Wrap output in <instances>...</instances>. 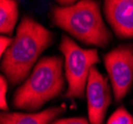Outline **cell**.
I'll list each match as a JSON object with an SVG mask.
<instances>
[{"instance_id":"8fae6325","label":"cell","mask_w":133,"mask_h":124,"mask_svg":"<svg viewBox=\"0 0 133 124\" xmlns=\"http://www.w3.org/2000/svg\"><path fill=\"white\" fill-rule=\"evenodd\" d=\"M7 87H8V82L4 75L0 77V90H1V100H0V107L3 110H8V104L6 100V92H7Z\"/></svg>"},{"instance_id":"ba28073f","label":"cell","mask_w":133,"mask_h":124,"mask_svg":"<svg viewBox=\"0 0 133 124\" xmlns=\"http://www.w3.org/2000/svg\"><path fill=\"white\" fill-rule=\"evenodd\" d=\"M65 111L66 107L62 105L51 107L37 113H1L0 124H51Z\"/></svg>"},{"instance_id":"7a4b0ae2","label":"cell","mask_w":133,"mask_h":124,"mask_svg":"<svg viewBox=\"0 0 133 124\" xmlns=\"http://www.w3.org/2000/svg\"><path fill=\"white\" fill-rule=\"evenodd\" d=\"M64 67L60 56L40 59L29 78L15 91L12 105L17 109L35 111L58 97L66 87Z\"/></svg>"},{"instance_id":"3957f363","label":"cell","mask_w":133,"mask_h":124,"mask_svg":"<svg viewBox=\"0 0 133 124\" xmlns=\"http://www.w3.org/2000/svg\"><path fill=\"white\" fill-rule=\"evenodd\" d=\"M50 15L56 26L85 45L106 48L112 40L96 1L82 0L69 7L53 6Z\"/></svg>"},{"instance_id":"9c48e42d","label":"cell","mask_w":133,"mask_h":124,"mask_svg":"<svg viewBox=\"0 0 133 124\" xmlns=\"http://www.w3.org/2000/svg\"><path fill=\"white\" fill-rule=\"evenodd\" d=\"M18 4L13 0L0 1V32L11 35L18 20Z\"/></svg>"},{"instance_id":"5b68a950","label":"cell","mask_w":133,"mask_h":124,"mask_svg":"<svg viewBox=\"0 0 133 124\" xmlns=\"http://www.w3.org/2000/svg\"><path fill=\"white\" fill-rule=\"evenodd\" d=\"M116 102L128 93L133 85V46L121 45L103 57Z\"/></svg>"},{"instance_id":"4fadbf2b","label":"cell","mask_w":133,"mask_h":124,"mask_svg":"<svg viewBox=\"0 0 133 124\" xmlns=\"http://www.w3.org/2000/svg\"><path fill=\"white\" fill-rule=\"evenodd\" d=\"M12 43H13V39L6 37L4 35H1V37H0V55L1 56H3L5 54V52L9 49Z\"/></svg>"},{"instance_id":"277c9868","label":"cell","mask_w":133,"mask_h":124,"mask_svg":"<svg viewBox=\"0 0 133 124\" xmlns=\"http://www.w3.org/2000/svg\"><path fill=\"white\" fill-rule=\"evenodd\" d=\"M60 51L65 58V75L68 80V90L65 98L84 97L90 68L99 62L97 50L83 49L69 36H63Z\"/></svg>"},{"instance_id":"6da1fadb","label":"cell","mask_w":133,"mask_h":124,"mask_svg":"<svg viewBox=\"0 0 133 124\" xmlns=\"http://www.w3.org/2000/svg\"><path fill=\"white\" fill-rule=\"evenodd\" d=\"M54 34L32 17H23L12 45L2 57L1 71L12 85L27 78L41 54L52 45Z\"/></svg>"},{"instance_id":"30bf717a","label":"cell","mask_w":133,"mask_h":124,"mask_svg":"<svg viewBox=\"0 0 133 124\" xmlns=\"http://www.w3.org/2000/svg\"><path fill=\"white\" fill-rule=\"evenodd\" d=\"M106 124H133V116L125 107L120 106L111 114Z\"/></svg>"},{"instance_id":"52a82bcc","label":"cell","mask_w":133,"mask_h":124,"mask_svg":"<svg viewBox=\"0 0 133 124\" xmlns=\"http://www.w3.org/2000/svg\"><path fill=\"white\" fill-rule=\"evenodd\" d=\"M104 15L117 37L133 38V0H106Z\"/></svg>"},{"instance_id":"7c38bea8","label":"cell","mask_w":133,"mask_h":124,"mask_svg":"<svg viewBox=\"0 0 133 124\" xmlns=\"http://www.w3.org/2000/svg\"><path fill=\"white\" fill-rule=\"evenodd\" d=\"M51 124H90L84 117H70V118L57 119Z\"/></svg>"},{"instance_id":"8992f818","label":"cell","mask_w":133,"mask_h":124,"mask_svg":"<svg viewBox=\"0 0 133 124\" xmlns=\"http://www.w3.org/2000/svg\"><path fill=\"white\" fill-rule=\"evenodd\" d=\"M88 112L90 124H102L106 110L111 103V90L107 79L92 67L87 85Z\"/></svg>"}]
</instances>
